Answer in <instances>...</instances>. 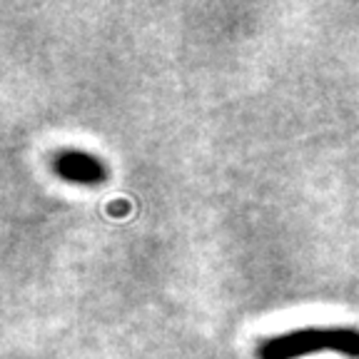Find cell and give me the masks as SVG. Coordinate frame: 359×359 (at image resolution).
Listing matches in <instances>:
<instances>
[{
	"label": "cell",
	"instance_id": "1",
	"mask_svg": "<svg viewBox=\"0 0 359 359\" xmlns=\"http://www.w3.org/2000/svg\"><path fill=\"white\" fill-rule=\"evenodd\" d=\"M314 352H337L347 359H359L357 327H304L267 337L257 344V359H299Z\"/></svg>",
	"mask_w": 359,
	"mask_h": 359
},
{
	"label": "cell",
	"instance_id": "2",
	"mask_svg": "<svg viewBox=\"0 0 359 359\" xmlns=\"http://www.w3.org/2000/svg\"><path fill=\"white\" fill-rule=\"evenodd\" d=\"M53 172L70 185L95 187L107 180V168L100 157L83 150H62L53 157Z\"/></svg>",
	"mask_w": 359,
	"mask_h": 359
}]
</instances>
